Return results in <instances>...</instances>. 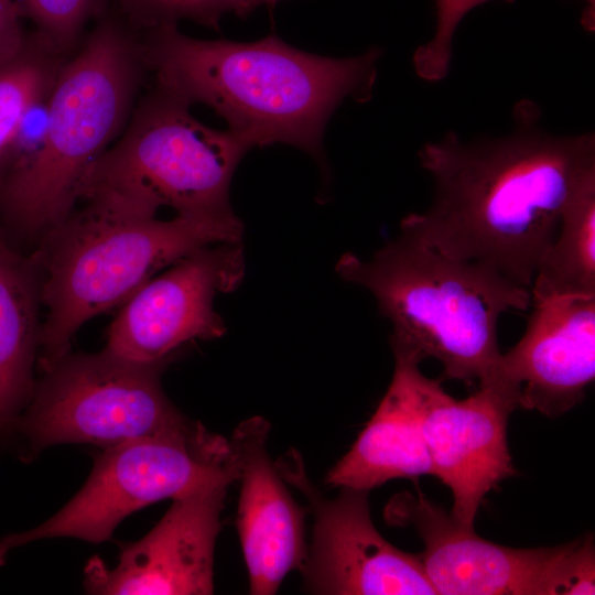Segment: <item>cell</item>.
Returning <instances> with one entry per match:
<instances>
[{"instance_id": "cell-18", "label": "cell", "mask_w": 595, "mask_h": 595, "mask_svg": "<svg viewBox=\"0 0 595 595\" xmlns=\"http://www.w3.org/2000/svg\"><path fill=\"white\" fill-rule=\"evenodd\" d=\"M530 293L531 298L595 296V169L570 195Z\"/></svg>"}, {"instance_id": "cell-24", "label": "cell", "mask_w": 595, "mask_h": 595, "mask_svg": "<svg viewBox=\"0 0 595 595\" xmlns=\"http://www.w3.org/2000/svg\"><path fill=\"white\" fill-rule=\"evenodd\" d=\"M586 7L582 14L581 23L587 30L593 32L595 30V0H584Z\"/></svg>"}, {"instance_id": "cell-20", "label": "cell", "mask_w": 595, "mask_h": 595, "mask_svg": "<svg viewBox=\"0 0 595 595\" xmlns=\"http://www.w3.org/2000/svg\"><path fill=\"white\" fill-rule=\"evenodd\" d=\"M123 21L138 32L176 25L186 19L217 29L227 12L249 13L248 0H110Z\"/></svg>"}, {"instance_id": "cell-21", "label": "cell", "mask_w": 595, "mask_h": 595, "mask_svg": "<svg viewBox=\"0 0 595 595\" xmlns=\"http://www.w3.org/2000/svg\"><path fill=\"white\" fill-rule=\"evenodd\" d=\"M23 17L63 54L73 55L87 23L109 9L110 0H20Z\"/></svg>"}, {"instance_id": "cell-23", "label": "cell", "mask_w": 595, "mask_h": 595, "mask_svg": "<svg viewBox=\"0 0 595 595\" xmlns=\"http://www.w3.org/2000/svg\"><path fill=\"white\" fill-rule=\"evenodd\" d=\"M23 12L15 0H0V62L14 55L22 46L25 34L21 26Z\"/></svg>"}, {"instance_id": "cell-3", "label": "cell", "mask_w": 595, "mask_h": 595, "mask_svg": "<svg viewBox=\"0 0 595 595\" xmlns=\"http://www.w3.org/2000/svg\"><path fill=\"white\" fill-rule=\"evenodd\" d=\"M149 68L142 35L109 9L61 69L33 148L0 177V218L43 238L80 199L86 175L126 128Z\"/></svg>"}, {"instance_id": "cell-8", "label": "cell", "mask_w": 595, "mask_h": 595, "mask_svg": "<svg viewBox=\"0 0 595 595\" xmlns=\"http://www.w3.org/2000/svg\"><path fill=\"white\" fill-rule=\"evenodd\" d=\"M166 361L134 363L106 348L96 354L67 353L34 385L14 431L26 441L29 453H37L61 443L107 448L186 430L194 422L172 404L161 387Z\"/></svg>"}, {"instance_id": "cell-10", "label": "cell", "mask_w": 595, "mask_h": 595, "mask_svg": "<svg viewBox=\"0 0 595 595\" xmlns=\"http://www.w3.org/2000/svg\"><path fill=\"white\" fill-rule=\"evenodd\" d=\"M275 465L286 484L309 501L313 540L302 567L306 591L334 595H436L421 554L388 542L374 526L369 491L339 487L328 499L309 478L299 452L288 451Z\"/></svg>"}, {"instance_id": "cell-17", "label": "cell", "mask_w": 595, "mask_h": 595, "mask_svg": "<svg viewBox=\"0 0 595 595\" xmlns=\"http://www.w3.org/2000/svg\"><path fill=\"white\" fill-rule=\"evenodd\" d=\"M41 272L0 231V439L14 431L33 393L41 326Z\"/></svg>"}, {"instance_id": "cell-19", "label": "cell", "mask_w": 595, "mask_h": 595, "mask_svg": "<svg viewBox=\"0 0 595 595\" xmlns=\"http://www.w3.org/2000/svg\"><path fill=\"white\" fill-rule=\"evenodd\" d=\"M68 58L34 31L0 62V177L14 159L28 119L48 98Z\"/></svg>"}, {"instance_id": "cell-11", "label": "cell", "mask_w": 595, "mask_h": 595, "mask_svg": "<svg viewBox=\"0 0 595 595\" xmlns=\"http://www.w3.org/2000/svg\"><path fill=\"white\" fill-rule=\"evenodd\" d=\"M244 273L240 241L190 253L125 302L109 326L106 349L130 361L153 364L171 359L185 343L220 337L226 328L214 298L235 290Z\"/></svg>"}, {"instance_id": "cell-22", "label": "cell", "mask_w": 595, "mask_h": 595, "mask_svg": "<svg viewBox=\"0 0 595 595\" xmlns=\"http://www.w3.org/2000/svg\"><path fill=\"white\" fill-rule=\"evenodd\" d=\"M487 1L490 0H434L435 32L431 40L415 50L412 58L414 71L420 78L440 82L448 75L457 26L472 9ZM505 1L512 3L515 0Z\"/></svg>"}, {"instance_id": "cell-9", "label": "cell", "mask_w": 595, "mask_h": 595, "mask_svg": "<svg viewBox=\"0 0 595 595\" xmlns=\"http://www.w3.org/2000/svg\"><path fill=\"white\" fill-rule=\"evenodd\" d=\"M388 519L413 526L424 543L423 566L441 595H573L583 573L581 539L519 549L500 545L455 521L422 495H397Z\"/></svg>"}, {"instance_id": "cell-1", "label": "cell", "mask_w": 595, "mask_h": 595, "mask_svg": "<svg viewBox=\"0 0 595 595\" xmlns=\"http://www.w3.org/2000/svg\"><path fill=\"white\" fill-rule=\"evenodd\" d=\"M418 156L432 199L401 220V234L530 290L570 195L595 169V136L552 133L539 105L521 99L508 133L465 141L447 132Z\"/></svg>"}, {"instance_id": "cell-6", "label": "cell", "mask_w": 595, "mask_h": 595, "mask_svg": "<svg viewBox=\"0 0 595 595\" xmlns=\"http://www.w3.org/2000/svg\"><path fill=\"white\" fill-rule=\"evenodd\" d=\"M191 107L153 82L117 142L88 171L80 199L148 216L163 206L187 217L235 215L229 186L250 147L230 130L205 126Z\"/></svg>"}, {"instance_id": "cell-16", "label": "cell", "mask_w": 595, "mask_h": 595, "mask_svg": "<svg viewBox=\"0 0 595 595\" xmlns=\"http://www.w3.org/2000/svg\"><path fill=\"white\" fill-rule=\"evenodd\" d=\"M391 382L350 450L328 470L331 487L370 490L394 478L432 475L413 375L414 357L392 351Z\"/></svg>"}, {"instance_id": "cell-4", "label": "cell", "mask_w": 595, "mask_h": 595, "mask_svg": "<svg viewBox=\"0 0 595 595\" xmlns=\"http://www.w3.org/2000/svg\"><path fill=\"white\" fill-rule=\"evenodd\" d=\"M336 272L367 289L392 324L390 345L420 363L442 364V379L488 382L501 351L498 322L531 306L530 290L491 268L448 257L404 234L369 260L344 253Z\"/></svg>"}, {"instance_id": "cell-15", "label": "cell", "mask_w": 595, "mask_h": 595, "mask_svg": "<svg viewBox=\"0 0 595 595\" xmlns=\"http://www.w3.org/2000/svg\"><path fill=\"white\" fill-rule=\"evenodd\" d=\"M269 432L264 418L252 416L229 439L240 482L236 526L255 595L274 594L288 573L302 570L309 551L305 510L268 454Z\"/></svg>"}, {"instance_id": "cell-7", "label": "cell", "mask_w": 595, "mask_h": 595, "mask_svg": "<svg viewBox=\"0 0 595 595\" xmlns=\"http://www.w3.org/2000/svg\"><path fill=\"white\" fill-rule=\"evenodd\" d=\"M229 440L201 423L180 432L133 439L96 459L82 489L39 527L0 539V565L15 548L46 538L108 540L132 512L162 499H176L207 486L237 482Z\"/></svg>"}, {"instance_id": "cell-12", "label": "cell", "mask_w": 595, "mask_h": 595, "mask_svg": "<svg viewBox=\"0 0 595 595\" xmlns=\"http://www.w3.org/2000/svg\"><path fill=\"white\" fill-rule=\"evenodd\" d=\"M413 381L432 475L453 494L452 518L474 528L485 496L516 474L507 442L508 419L517 409L513 394L490 380L456 400L419 366Z\"/></svg>"}, {"instance_id": "cell-13", "label": "cell", "mask_w": 595, "mask_h": 595, "mask_svg": "<svg viewBox=\"0 0 595 595\" xmlns=\"http://www.w3.org/2000/svg\"><path fill=\"white\" fill-rule=\"evenodd\" d=\"M229 484L218 483L173 504L142 539L127 544L112 569L97 556L85 567L89 594H212L216 539Z\"/></svg>"}, {"instance_id": "cell-25", "label": "cell", "mask_w": 595, "mask_h": 595, "mask_svg": "<svg viewBox=\"0 0 595 595\" xmlns=\"http://www.w3.org/2000/svg\"><path fill=\"white\" fill-rule=\"evenodd\" d=\"M280 0H248L249 11L253 10L257 6L269 4L274 6Z\"/></svg>"}, {"instance_id": "cell-5", "label": "cell", "mask_w": 595, "mask_h": 595, "mask_svg": "<svg viewBox=\"0 0 595 595\" xmlns=\"http://www.w3.org/2000/svg\"><path fill=\"white\" fill-rule=\"evenodd\" d=\"M242 228L236 215L161 220L91 203L74 209L33 256L47 307L39 338L42 369L69 353L88 320L125 303L154 273L190 253L240 241Z\"/></svg>"}, {"instance_id": "cell-2", "label": "cell", "mask_w": 595, "mask_h": 595, "mask_svg": "<svg viewBox=\"0 0 595 595\" xmlns=\"http://www.w3.org/2000/svg\"><path fill=\"white\" fill-rule=\"evenodd\" d=\"M154 83L188 105L203 104L250 148L277 142L322 156L327 121L347 98L370 99L380 48L332 58L275 34L248 43L198 40L177 25L141 32Z\"/></svg>"}, {"instance_id": "cell-14", "label": "cell", "mask_w": 595, "mask_h": 595, "mask_svg": "<svg viewBox=\"0 0 595 595\" xmlns=\"http://www.w3.org/2000/svg\"><path fill=\"white\" fill-rule=\"evenodd\" d=\"M530 307L522 337L500 354L490 380L511 391L517 408L555 418L594 381L595 296L531 298Z\"/></svg>"}]
</instances>
